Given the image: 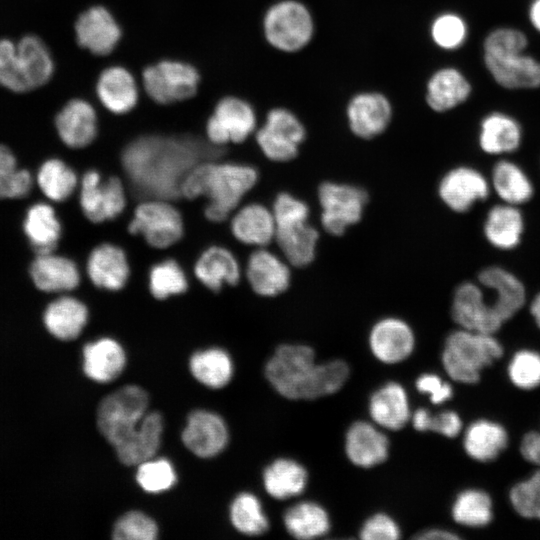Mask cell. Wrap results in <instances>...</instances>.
<instances>
[{"mask_svg":"<svg viewBox=\"0 0 540 540\" xmlns=\"http://www.w3.org/2000/svg\"><path fill=\"white\" fill-rule=\"evenodd\" d=\"M220 154L219 147L197 139L159 135L141 136L123 150L122 165L134 187L145 198L175 199L188 171Z\"/></svg>","mask_w":540,"mask_h":540,"instance_id":"cell-1","label":"cell"},{"mask_svg":"<svg viewBox=\"0 0 540 540\" xmlns=\"http://www.w3.org/2000/svg\"><path fill=\"white\" fill-rule=\"evenodd\" d=\"M312 347L278 346L265 365V376L275 391L289 400H315L338 392L349 378L348 364L340 359L316 362Z\"/></svg>","mask_w":540,"mask_h":540,"instance_id":"cell-2","label":"cell"},{"mask_svg":"<svg viewBox=\"0 0 540 540\" xmlns=\"http://www.w3.org/2000/svg\"><path fill=\"white\" fill-rule=\"evenodd\" d=\"M258 180L259 173L252 165L209 159L188 171L180 185V197L190 201L205 197V219L219 224L240 206Z\"/></svg>","mask_w":540,"mask_h":540,"instance_id":"cell-3","label":"cell"},{"mask_svg":"<svg viewBox=\"0 0 540 540\" xmlns=\"http://www.w3.org/2000/svg\"><path fill=\"white\" fill-rule=\"evenodd\" d=\"M503 353L502 344L493 334L460 328L447 336L441 361L452 380L475 384L480 380L481 371L500 359Z\"/></svg>","mask_w":540,"mask_h":540,"instance_id":"cell-4","label":"cell"},{"mask_svg":"<svg viewBox=\"0 0 540 540\" xmlns=\"http://www.w3.org/2000/svg\"><path fill=\"white\" fill-rule=\"evenodd\" d=\"M132 236H140L153 249L165 250L184 236L181 211L169 199L145 198L139 202L127 224Z\"/></svg>","mask_w":540,"mask_h":540,"instance_id":"cell-5","label":"cell"},{"mask_svg":"<svg viewBox=\"0 0 540 540\" xmlns=\"http://www.w3.org/2000/svg\"><path fill=\"white\" fill-rule=\"evenodd\" d=\"M148 403V394L141 387H121L100 402L97 410L99 431L116 447L138 428L147 413Z\"/></svg>","mask_w":540,"mask_h":540,"instance_id":"cell-6","label":"cell"},{"mask_svg":"<svg viewBox=\"0 0 540 540\" xmlns=\"http://www.w3.org/2000/svg\"><path fill=\"white\" fill-rule=\"evenodd\" d=\"M79 206L92 224H102L119 217L127 206L122 179L111 175L103 179L97 169L85 171L79 181Z\"/></svg>","mask_w":540,"mask_h":540,"instance_id":"cell-7","label":"cell"},{"mask_svg":"<svg viewBox=\"0 0 540 540\" xmlns=\"http://www.w3.org/2000/svg\"><path fill=\"white\" fill-rule=\"evenodd\" d=\"M200 75L186 62L162 60L146 67L142 83L147 95L162 105L181 102L193 97L198 89Z\"/></svg>","mask_w":540,"mask_h":540,"instance_id":"cell-8","label":"cell"},{"mask_svg":"<svg viewBox=\"0 0 540 540\" xmlns=\"http://www.w3.org/2000/svg\"><path fill=\"white\" fill-rule=\"evenodd\" d=\"M267 41L275 48L294 52L304 47L313 34V21L307 8L296 1L286 0L273 5L263 22Z\"/></svg>","mask_w":540,"mask_h":540,"instance_id":"cell-9","label":"cell"},{"mask_svg":"<svg viewBox=\"0 0 540 540\" xmlns=\"http://www.w3.org/2000/svg\"><path fill=\"white\" fill-rule=\"evenodd\" d=\"M320 222L324 230L335 236L362 218L368 195L364 189L350 184L324 182L318 188Z\"/></svg>","mask_w":540,"mask_h":540,"instance_id":"cell-10","label":"cell"},{"mask_svg":"<svg viewBox=\"0 0 540 540\" xmlns=\"http://www.w3.org/2000/svg\"><path fill=\"white\" fill-rule=\"evenodd\" d=\"M300 120L284 108L272 109L263 126L256 132V143L263 155L274 162H287L298 154L305 139Z\"/></svg>","mask_w":540,"mask_h":540,"instance_id":"cell-11","label":"cell"},{"mask_svg":"<svg viewBox=\"0 0 540 540\" xmlns=\"http://www.w3.org/2000/svg\"><path fill=\"white\" fill-rule=\"evenodd\" d=\"M256 128V115L249 103L237 97H225L206 121L205 135L213 146L222 148L244 142Z\"/></svg>","mask_w":540,"mask_h":540,"instance_id":"cell-12","label":"cell"},{"mask_svg":"<svg viewBox=\"0 0 540 540\" xmlns=\"http://www.w3.org/2000/svg\"><path fill=\"white\" fill-rule=\"evenodd\" d=\"M451 316L462 329L488 334L496 333L504 323L492 303L486 300L483 287L471 281L455 289Z\"/></svg>","mask_w":540,"mask_h":540,"instance_id":"cell-13","label":"cell"},{"mask_svg":"<svg viewBox=\"0 0 540 540\" xmlns=\"http://www.w3.org/2000/svg\"><path fill=\"white\" fill-rule=\"evenodd\" d=\"M491 184L476 168L466 165L447 171L438 184L441 201L456 213L468 212L490 194Z\"/></svg>","mask_w":540,"mask_h":540,"instance_id":"cell-14","label":"cell"},{"mask_svg":"<svg viewBox=\"0 0 540 540\" xmlns=\"http://www.w3.org/2000/svg\"><path fill=\"white\" fill-rule=\"evenodd\" d=\"M86 274L97 289L110 292L123 290L131 276L126 251L112 242L99 243L87 257Z\"/></svg>","mask_w":540,"mask_h":540,"instance_id":"cell-15","label":"cell"},{"mask_svg":"<svg viewBox=\"0 0 540 540\" xmlns=\"http://www.w3.org/2000/svg\"><path fill=\"white\" fill-rule=\"evenodd\" d=\"M411 326L398 317H384L372 326L368 335L372 355L384 364H398L411 356L415 348Z\"/></svg>","mask_w":540,"mask_h":540,"instance_id":"cell-16","label":"cell"},{"mask_svg":"<svg viewBox=\"0 0 540 540\" xmlns=\"http://www.w3.org/2000/svg\"><path fill=\"white\" fill-rule=\"evenodd\" d=\"M245 277L255 294L275 297L290 285V264L267 247L255 248L247 259Z\"/></svg>","mask_w":540,"mask_h":540,"instance_id":"cell-17","label":"cell"},{"mask_svg":"<svg viewBox=\"0 0 540 540\" xmlns=\"http://www.w3.org/2000/svg\"><path fill=\"white\" fill-rule=\"evenodd\" d=\"M77 43L92 54H110L119 43L122 32L111 12L96 5L82 12L75 23Z\"/></svg>","mask_w":540,"mask_h":540,"instance_id":"cell-18","label":"cell"},{"mask_svg":"<svg viewBox=\"0 0 540 540\" xmlns=\"http://www.w3.org/2000/svg\"><path fill=\"white\" fill-rule=\"evenodd\" d=\"M13 63L22 92L46 84L54 70L49 49L35 35H26L16 43Z\"/></svg>","mask_w":540,"mask_h":540,"instance_id":"cell-19","label":"cell"},{"mask_svg":"<svg viewBox=\"0 0 540 540\" xmlns=\"http://www.w3.org/2000/svg\"><path fill=\"white\" fill-rule=\"evenodd\" d=\"M389 446L383 429L372 421H355L345 434V454L352 464L361 468H372L385 462Z\"/></svg>","mask_w":540,"mask_h":540,"instance_id":"cell-20","label":"cell"},{"mask_svg":"<svg viewBox=\"0 0 540 540\" xmlns=\"http://www.w3.org/2000/svg\"><path fill=\"white\" fill-rule=\"evenodd\" d=\"M193 274L206 289L218 293L225 286H236L242 271L237 257L230 249L222 245H210L195 260Z\"/></svg>","mask_w":540,"mask_h":540,"instance_id":"cell-21","label":"cell"},{"mask_svg":"<svg viewBox=\"0 0 540 540\" xmlns=\"http://www.w3.org/2000/svg\"><path fill=\"white\" fill-rule=\"evenodd\" d=\"M182 441L198 457L210 458L226 447L227 426L219 415L206 410H196L188 416Z\"/></svg>","mask_w":540,"mask_h":540,"instance_id":"cell-22","label":"cell"},{"mask_svg":"<svg viewBox=\"0 0 540 540\" xmlns=\"http://www.w3.org/2000/svg\"><path fill=\"white\" fill-rule=\"evenodd\" d=\"M229 227L235 240L254 248L267 247L276 236L272 209L258 202L239 206L230 216Z\"/></svg>","mask_w":540,"mask_h":540,"instance_id":"cell-23","label":"cell"},{"mask_svg":"<svg viewBox=\"0 0 540 540\" xmlns=\"http://www.w3.org/2000/svg\"><path fill=\"white\" fill-rule=\"evenodd\" d=\"M55 128L67 147L85 148L94 142L98 134L96 111L89 102L72 99L56 115Z\"/></svg>","mask_w":540,"mask_h":540,"instance_id":"cell-24","label":"cell"},{"mask_svg":"<svg viewBox=\"0 0 540 540\" xmlns=\"http://www.w3.org/2000/svg\"><path fill=\"white\" fill-rule=\"evenodd\" d=\"M29 273L35 287L46 293H65L81 283V273L70 258L55 252L36 255Z\"/></svg>","mask_w":540,"mask_h":540,"instance_id":"cell-25","label":"cell"},{"mask_svg":"<svg viewBox=\"0 0 540 540\" xmlns=\"http://www.w3.org/2000/svg\"><path fill=\"white\" fill-rule=\"evenodd\" d=\"M495 82L506 89H534L540 86V62L524 52L484 56Z\"/></svg>","mask_w":540,"mask_h":540,"instance_id":"cell-26","label":"cell"},{"mask_svg":"<svg viewBox=\"0 0 540 540\" xmlns=\"http://www.w3.org/2000/svg\"><path fill=\"white\" fill-rule=\"evenodd\" d=\"M368 412L372 422L382 429L404 428L412 415L406 389L398 382H386L370 396Z\"/></svg>","mask_w":540,"mask_h":540,"instance_id":"cell-27","label":"cell"},{"mask_svg":"<svg viewBox=\"0 0 540 540\" xmlns=\"http://www.w3.org/2000/svg\"><path fill=\"white\" fill-rule=\"evenodd\" d=\"M478 283L494 293L491 303L503 322L515 316L526 301L523 282L503 267L483 268L478 274Z\"/></svg>","mask_w":540,"mask_h":540,"instance_id":"cell-28","label":"cell"},{"mask_svg":"<svg viewBox=\"0 0 540 540\" xmlns=\"http://www.w3.org/2000/svg\"><path fill=\"white\" fill-rule=\"evenodd\" d=\"M392 116L388 99L380 93L356 95L347 108L351 131L363 139L373 138L385 131Z\"/></svg>","mask_w":540,"mask_h":540,"instance_id":"cell-29","label":"cell"},{"mask_svg":"<svg viewBox=\"0 0 540 540\" xmlns=\"http://www.w3.org/2000/svg\"><path fill=\"white\" fill-rule=\"evenodd\" d=\"M96 94L101 104L113 114H126L138 102V86L133 75L124 67H108L99 75Z\"/></svg>","mask_w":540,"mask_h":540,"instance_id":"cell-30","label":"cell"},{"mask_svg":"<svg viewBox=\"0 0 540 540\" xmlns=\"http://www.w3.org/2000/svg\"><path fill=\"white\" fill-rule=\"evenodd\" d=\"M524 230L525 221L520 209L507 203L491 207L483 224L487 242L503 251L516 248L522 240Z\"/></svg>","mask_w":540,"mask_h":540,"instance_id":"cell-31","label":"cell"},{"mask_svg":"<svg viewBox=\"0 0 540 540\" xmlns=\"http://www.w3.org/2000/svg\"><path fill=\"white\" fill-rule=\"evenodd\" d=\"M89 318V310L80 299L63 295L51 301L43 315V322L50 334L60 340L77 338Z\"/></svg>","mask_w":540,"mask_h":540,"instance_id":"cell-32","label":"cell"},{"mask_svg":"<svg viewBox=\"0 0 540 540\" xmlns=\"http://www.w3.org/2000/svg\"><path fill=\"white\" fill-rule=\"evenodd\" d=\"M520 123L502 112H491L480 122L478 144L489 155H504L516 151L522 142Z\"/></svg>","mask_w":540,"mask_h":540,"instance_id":"cell-33","label":"cell"},{"mask_svg":"<svg viewBox=\"0 0 540 540\" xmlns=\"http://www.w3.org/2000/svg\"><path fill=\"white\" fill-rule=\"evenodd\" d=\"M319 233L308 220L276 226L275 241L284 259L292 266L310 264L316 254Z\"/></svg>","mask_w":540,"mask_h":540,"instance_id":"cell-34","label":"cell"},{"mask_svg":"<svg viewBox=\"0 0 540 540\" xmlns=\"http://www.w3.org/2000/svg\"><path fill=\"white\" fill-rule=\"evenodd\" d=\"M163 419L160 413H146L138 428L115 448L125 465H139L154 457L161 443Z\"/></svg>","mask_w":540,"mask_h":540,"instance_id":"cell-35","label":"cell"},{"mask_svg":"<svg viewBox=\"0 0 540 540\" xmlns=\"http://www.w3.org/2000/svg\"><path fill=\"white\" fill-rule=\"evenodd\" d=\"M125 363L124 349L110 337L99 338L83 347V370L96 382L114 380L123 371Z\"/></svg>","mask_w":540,"mask_h":540,"instance_id":"cell-36","label":"cell"},{"mask_svg":"<svg viewBox=\"0 0 540 540\" xmlns=\"http://www.w3.org/2000/svg\"><path fill=\"white\" fill-rule=\"evenodd\" d=\"M23 230L36 255L55 252L62 235L55 209L44 202L35 203L28 209Z\"/></svg>","mask_w":540,"mask_h":540,"instance_id":"cell-37","label":"cell"},{"mask_svg":"<svg viewBox=\"0 0 540 540\" xmlns=\"http://www.w3.org/2000/svg\"><path fill=\"white\" fill-rule=\"evenodd\" d=\"M262 479L266 492L272 498L287 500L303 493L308 484V472L295 459L281 457L264 469Z\"/></svg>","mask_w":540,"mask_h":540,"instance_id":"cell-38","label":"cell"},{"mask_svg":"<svg viewBox=\"0 0 540 540\" xmlns=\"http://www.w3.org/2000/svg\"><path fill=\"white\" fill-rule=\"evenodd\" d=\"M508 445V433L500 423L488 419L472 422L463 437L466 454L479 462L495 460Z\"/></svg>","mask_w":540,"mask_h":540,"instance_id":"cell-39","label":"cell"},{"mask_svg":"<svg viewBox=\"0 0 540 540\" xmlns=\"http://www.w3.org/2000/svg\"><path fill=\"white\" fill-rule=\"evenodd\" d=\"M471 84L456 68L436 71L427 85V103L436 112L451 110L465 102L471 94Z\"/></svg>","mask_w":540,"mask_h":540,"instance_id":"cell-40","label":"cell"},{"mask_svg":"<svg viewBox=\"0 0 540 540\" xmlns=\"http://www.w3.org/2000/svg\"><path fill=\"white\" fill-rule=\"evenodd\" d=\"M286 531L294 538L310 540L326 535L331 528L327 510L311 500L297 502L283 515Z\"/></svg>","mask_w":540,"mask_h":540,"instance_id":"cell-41","label":"cell"},{"mask_svg":"<svg viewBox=\"0 0 540 540\" xmlns=\"http://www.w3.org/2000/svg\"><path fill=\"white\" fill-rule=\"evenodd\" d=\"M491 187L503 203L519 206L534 195V185L517 163L503 159L496 162L491 173Z\"/></svg>","mask_w":540,"mask_h":540,"instance_id":"cell-42","label":"cell"},{"mask_svg":"<svg viewBox=\"0 0 540 540\" xmlns=\"http://www.w3.org/2000/svg\"><path fill=\"white\" fill-rule=\"evenodd\" d=\"M192 375L203 385L222 388L233 375V363L229 354L220 348H209L192 355L189 362Z\"/></svg>","mask_w":540,"mask_h":540,"instance_id":"cell-43","label":"cell"},{"mask_svg":"<svg viewBox=\"0 0 540 540\" xmlns=\"http://www.w3.org/2000/svg\"><path fill=\"white\" fill-rule=\"evenodd\" d=\"M36 181L46 198L53 202H63L79 187L80 180L63 160L50 158L39 167Z\"/></svg>","mask_w":540,"mask_h":540,"instance_id":"cell-44","label":"cell"},{"mask_svg":"<svg viewBox=\"0 0 540 540\" xmlns=\"http://www.w3.org/2000/svg\"><path fill=\"white\" fill-rule=\"evenodd\" d=\"M147 286L154 299L164 301L186 293L189 281L180 263L174 258H166L150 267Z\"/></svg>","mask_w":540,"mask_h":540,"instance_id":"cell-45","label":"cell"},{"mask_svg":"<svg viewBox=\"0 0 540 540\" xmlns=\"http://www.w3.org/2000/svg\"><path fill=\"white\" fill-rule=\"evenodd\" d=\"M451 515L460 525L481 528L493 518V504L489 494L483 490L469 488L458 493L451 507Z\"/></svg>","mask_w":540,"mask_h":540,"instance_id":"cell-46","label":"cell"},{"mask_svg":"<svg viewBox=\"0 0 540 540\" xmlns=\"http://www.w3.org/2000/svg\"><path fill=\"white\" fill-rule=\"evenodd\" d=\"M230 520L237 531L249 536L261 535L269 528L261 502L249 492L235 497L230 506Z\"/></svg>","mask_w":540,"mask_h":540,"instance_id":"cell-47","label":"cell"},{"mask_svg":"<svg viewBox=\"0 0 540 540\" xmlns=\"http://www.w3.org/2000/svg\"><path fill=\"white\" fill-rule=\"evenodd\" d=\"M33 177L26 169L17 166L12 151L0 144V199H19L29 194Z\"/></svg>","mask_w":540,"mask_h":540,"instance_id":"cell-48","label":"cell"},{"mask_svg":"<svg viewBox=\"0 0 540 540\" xmlns=\"http://www.w3.org/2000/svg\"><path fill=\"white\" fill-rule=\"evenodd\" d=\"M136 480L146 492L160 493L169 490L176 483V473L167 459L151 458L139 464Z\"/></svg>","mask_w":540,"mask_h":540,"instance_id":"cell-49","label":"cell"},{"mask_svg":"<svg viewBox=\"0 0 540 540\" xmlns=\"http://www.w3.org/2000/svg\"><path fill=\"white\" fill-rule=\"evenodd\" d=\"M510 381L518 388L531 390L540 385V353L530 349L517 351L508 368Z\"/></svg>","mask_w":540,"mask_h":540,"instance_id":"cell-50","label":"cell"},{"mask_svg":"<svg viewBox=\"0 0 540 540\" xmlns=\"http://www.w3.org/2000/svg\"><path fill=\"white\" fill-rule=\"evenodd\" d=\"M509 499L520 516L540 520V469L516 483L509 492Z\"/></svg>","mask_w":540,"mask_h":540,"instance_id":"cell-51","label":"cell"},{"mask_svg":"<svg viewBox=\"0 0 540 540\" xmlns=\"http://www.w3.org/2000/svg\"><path fill=\"white\" fill-rule=\"evenodd\" d=\"M468 34L464 19L454 13L439 15L432 23L431 36L437 46L446 50L459 48Z\"/></svg>","mask_w":540,"mask_h":540,"instance_id":"cell-52","label":"cell"},{"mask_svg":"<svg viewBox=\"0 0 540 540\" xmlns=\"http://www.w3.org/2000/svg\"><path fill=\"white\" fill-rule=\"evenodd\" d=\"M157 534L155 521L140 511L125 513L113 528V538L116 540H154Z\"/></svg>","mask_w":540,"mask_h":540,"instance_id":"cell-53","label":"cell"},{"mask_svg":"<svg viewBox=\"0 0 540 540\" xmlns=\"http://www.w3.org/2000/svg\"><path fill=\"white\" fill-rule=\"evenodd\" d=\"M527 44V37L522 31L508 27L497 28L484 40V56L524 52Z\"/></svg>","mask_w":540,"mask_h":540,"instance_id":"cell-54","label":"cell"},{"mask_svg":"<svg viewBox=\"0 0 540 540\" xmlns=\"http://www.w3.org/2000/svg\"><path fill=\"white\" fill-rule=\"evenodd\" d=\"M271 209L276 225L309 220L308 205L300 198L287 192L279 193L275 197Z\"/></svg>","mask_w":540,"mask_h":540,"instance_id":"cell-55","label":"cell"},{"mask_svg":"<svg viewBox=\"0 0 540 540\" xmlns=\"http://www.w3.org/2000/svg\"><path fill=\"white\" fill-rule=\"evenodd\" d=\"M359 536L363 540H397L401 536V529L394 518L379 512L365 520Z\"/></svg>","mask_w":540,"mask_h":540,"instance_id":"cell-56","label":"cell"},{"mask_svg":"<svg viewBox=\"0 0 540 540\" xmlns=\"http://www.w3.org/2000/svg\"><path fill=\"white\" fill-rule=\"evenodd\" d=\"M418 392L426 394L434 404H442L453 396V388L434 373H423L415 381Z\"/></svg>","mask_w":540,"mask_h":540,"instance_id":"cell-57","label":"cell"},{"mask_svg":"<svg viewBox=\"0 0 540 540\" xmlns=\"http://www.w3.org/2000/svg\"><path fill=\"white\" fill-rule=\"evenodd\" d=\"M461 429L462 420L455 411L445 410L431 416L429 431L448 438H454L460 433Z\"/></svg>","mask_w":540,"mask_h":540,"instance_id":"cell-58","label":"cell"},{"mask_svg":"<svg viewBox=\"0 0 540 540\" xmlns=\"http://www.w3.org/2000/svg\"><path fill=\"white\" fill-rule=\"evenodd\" d=\"M520 452L525 460L540 466V432L526 433L520 443Z\"/></svg>","mask_w":540,"mask_h":540,"instance_id":"cell-59","label":"cell"},{"mask_svg":"<svg viewBox=\"0 0 540 540\" xmlns=\"http://www.w3.org/2000/svg\"><path fill=\"white\" fill-rule=\"evenodd\" d=\"M414 538L419 540H456L461 537L446 529L430 528L420 531Z\"/></svg>","mask_w":540,"mask_h":540,"instance_id":"cell-60","label":"cell"},{"mask_svg":"<svg viewBox=\"0 0 540 540\" xmlns=\"http://www.w3.org/2000/svg\"><path fill=\"white\" fill-rule=\"evenodd\" d=\"M432 413L426 408H419L411 415V422L415 430L429 431Z\"/></svg>","mask_w":540,"mask_h":540,"instance_id":"cell-61","label":"cell"},{"mask_svg":"<svg viewBox=\"0 0 540 540\" xmlns=\"http://www.w3.org/2000/svg\"><path fill=\"white\" fill-rule=\"evenodd\" d=\"M531 25L540 32V0H533L528 10Z\"/></svg>","mask_w":540,"mask_h":540,"instance_id":"cell-62","label":"cell"},{"mask_svg":"<svg viewBox=\"0 0 540 540\" xmlns=\"http://www.w3.org/2000/svg\"><path fill=\"white\" fill-rule=\"evenodd\" d=\"M530 314L534 319L537 327L540 329V292L533 298L530 307Z\"/></svg>","mask_w":540,"mask_h":540,"instance_id":"cell-63","label":"cell"}]
</instances>
